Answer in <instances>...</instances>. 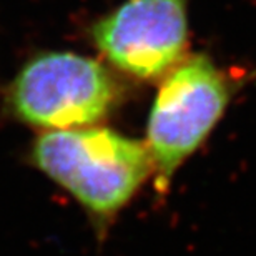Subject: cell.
Returning <instances> with one entry per match:
<instances>
[{
  "label": "cell",
  "mask_w": 256,
  "mask_h": 256,
  "mask_svg": "<svg viewBox=\"0 0 256 256\" xmlns=\"http://www.w3.org/2000/svg\"><path fill=\"white\" fill-rule=\"evenodd\" d=\"M34 162L94 213L120 210L153 173L143 142L110 128L50 130L35 142Z\"/></svg>",
  "instance_id": "obj_1"
},
{
  "label": "cell",
  "mask_w": 256,
  "mask_h": 256,
  "mask_svg": "<svg viewBox=\"0 0 256 256\" xmlns=\"http://www.w3.org/2000/svg\"><path fill=\"white\" fill-rule=\"evenodd\" d=\"M240 80L208 55L185 57L163 78L146 124L148 153L156 188L172 176L220 124Z\"/></svg>",
  "instance_id": "obj_2"
},
{
  "label": "cell",
  "mask_w": 256,
  "mask_h": 256,
  "mask_svg": "<svg viewBox=\"0 0 256 256\" xmlns=\"http://www.w3.org/2000/svg\"><path fill=\"white\" fill-rule=\"evenodd\" d=\"M10 96L15 114L27 124L70 130L104 118L115 100V85L96 60L50 52L20 70Z\"/></svg>",
  "instance_id": "obj_3"
},
{
  "label": "cell",
  "mask_w": 256,
  "mask_h": 256,
  "mask_svg": "<svg viewBox=\"0 0 256 256\" xmlns=\"http://www.w3.org/2000/svg\"><path fill=\"white\" fill-rule=\"evenodd\" d=\"M190 0H126L98 20L92 35L116 68L138 78H158L185 58Z\"/></svg>",
  "instance_id": "obj_4"
}]
</instances>
